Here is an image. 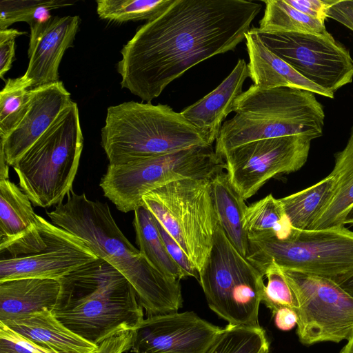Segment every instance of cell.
<instances>
[{
	"mask_svg": "<svg viewBox=\"0 0 353 353\" xmlns=\"http://www.w3.org/2000/svg\"><path fill=\"white\" fill-rule=\"evenodd\" d=\"M79 16H52L30 28L29 63L23 76L32 88L59 81L62 57L73 42L80 24Z\"/></svg>",
	"mask_w": 353,
	"mask_h": 353,
	"instance_id": "ac0fdd59",
	"label": "cell"
},
{
	"mask_svg": "<svg viewBox=\"0 0 353 353\" xmlns=\"http://www.w3.org/2000/svg\"><path fill=\"white\" fill-rule=\"evenodd\" d=\"M39 215L19 186L0 178V252L11 258L35 254L46 245Z\"/></svg>",
	"mask_w": 353,
	"mask_h": 353,
	"instance_id": "e0dca14e",
	"label": "cell"
},
{
	"mask_svg": "<svg viewBox=\"0 0 353 353\" xmlns=\"http://www.w3.org/2000/svg\"><path fill=\"white\" fill-rule=\"evenodd\" d=\"M265 330L257 325L228 324L207 353H268Z\"/></svg>",
	"mask_w": 353,
	"mask_h": 353,
	"instance_id": "f1b7e54d",
	"label": "cell"
},
{
	"mask_svg": "<svg viewBox=\"0 0 353 353\" xmlns=\"http://www.w3.org/2000/svg\"><path fill=\"white\" fill-rule=\"evenodd\" d=\"M211 183L218 222L236 249L247 258L250 253V241L243 228L248 207L245 200L234 189L224 172L216 175Z\"/></svg>",
	"mask_w": 353,
	"mask_h": 353,
	"instance_id": "cb8c5ba5",
	"label": "cell"
},
{
	"mask_svg": "<svg viewBox=\"0 0 353 353\" xmlns=\"http://www.w3.org/2000/svg\"><path fill=\"white\" fill-rule=\"evenodd\" d=\"M46 248L0 261V282L17 279L59 280L99 257L80 237L39 216Z\"/></svg>",
	"mask_w": 353,
	"mask_h": 353,
	"instance_id": "4fadbf2b",
	"label": "cell"
},
{
	"mask_svg": "<svg viewBox=\"0 0 353 353\" xmlns=\"http://www.w3.org/2000/svg\"><path fill=\"white\" fill-rule=\"evenodd\" d=\"M211 181L176 180L142 199V205L179 245L199 273L210 253L218 223Z\"/></svg>",
	"mask_w": 353,
	"mask_h": 353,
	"instance_id": "8992f818",
	"label": "cell"
},
{
	"mask_svg": "<svg viewBox=\"0 0 353 353\" xmlns=\"http://www.w3.org/2000/svg\"><path fill=\"white\" fill-rule=\"evenodd\" d=\"M132 337V331L112 336L100 344L95 353H123L130 350Z\"/></svg>",
	"mask_w": 353,
	"mask_h": 353,
	"instance_id": "f35d334b",
	"label": "cell"
},
{
	"mask_svg": "<svg viewBox=\"0 0 353 353\" xmlns=\"http://www.w3.org/2000/svg\"><path fill=\"white\" fill-rule=\"evenodd\" d=\"M249 77L248 64L239 59L230 74L214 90L181 112L194 126L201 131L213 145L222 123L233 111L237 98L243 92V84Z\"/></svg>",
	"mask_w": 353,
	"mask_h": 353,
	"instance_id": "d6986e66",
	"label": "cell"
},
{
	"mask_svg": "<svg viewBox=\"0 0 353 353\" xmlns=\"http://www.w3.org/2000/svg\"><path fill=\"white\" fill-rule=\"evenodd\" d=\"M331 18L353 31V0H336L327 12Z\"/></svg>",
	"mask_w": 353,
	"mask_h": 353,
	"instance_id": "74e56055",
	"label": "cell"
},
{
	"mask_svg": "<svg viewBox=\"0 0 353 353\" xmlns=\"http://www.w3.org/2000/svg\"><path fill=\"white\" fill-rule=\"evenodd\" d=\"M339 353H353V334Z\"/></svg>",
	"mask_w": 353,
	"mask_h": 353,
	"instance_id": "60d3db41",
	"label": "cell"
},
{
	"mask_svg": "<svg viewBox=\"0 0 353 353\" xmlns=\"http://www.w3.org/2000/svg\"><path fill=\"white\" fill-rule=\"evenodd\" d=\"M332 183V179L328 175L305 189L280 199L293 228L310 230L330 198Z\"/></svg>",
	"mask_w": 353,
	"mask_h": 353,
	"instance_id": "4316f807",
	"label": "cell"
},
{
	"mask_svg": "<svg viewBox=\"0 0 353 353\" xmlns=\"http://www.w3.org/2000/svg\"><path fill=\"white\" fill-rule=\"evenodd\" d=\"M259 30L274 32L323 33L325 23L311 18L297 10L285 0H265Z\"/></svg>",
	"mask_w": 353,
	"mask_h": 353,
	"instance_id": "83f0119b",
	"label": "cell"
},
{
	"mask_svg": "<svg viewBox=\"0 0 353 353\" xmlns=\"http://www.w3.org/2000/svg\"><path fill=\"white\" fill-rule=\"evenodd\" d=\"M243 228L250 243L289 238L293 228L284 211L280 199L268 194L248 206Z\"/></svg>",
	"mask_w": 353,
	"mask_h": 353,
	"instance_id": "d4e9b609",
	"label": "cell"
},
{
	"mask_svg": "<svg viewBox=\"0 0 353 353\" xmlns=\"http://www.w3.org/2000/svg\"><path fill=\"white\" fill-rule=\"evenodd\" d=\"M83 148L78 105L72 101L13 166L19 188L34 206L63 203L72 190Z\"/></svg>",
	"mask_w": 353,
	"mask_h": 353,
	"instance_id": "5b68a950",
	"label": "cell"
},
{
	"mask_svg": "<svg viewBox=\"0 0 353 353\" xmlns=\"http://www.w3.org/2000/svg\"><path fill=\"white\" fill-rule=\"evenodd\" d=\"M245 39L249 56V77L256 86L263 89L289 87L306 90L328 98L334 97V94L305 79L270 51L254 28L246 33Z\"/></svg>",
	"mask_w": 353,
	"mask_h": 353,
	"instance_id": "ffe728a7",
	"label": "cell"
},
{
	"mask_svg": "<svg viewBox=\"0 0 353 353\" xmlns=\"http://www.w3.org/2000/svg\"><path fill=\"white\" fill-rule=\"evenodd\" d=\"M101 138L109 164L212 146L201 131L169 105L132 101L108 108Z\"/></svg>",
	"mask_w": 353,
	"mask_h": 353,
	"instance_id": "277c9868",
	"label": "cell"
},
{
	"mask_svg": "<svg viewBox=\"0 0 353 353\" xmlns=\"http://www.w3.org/2000/svg\"><path fill=\"white\" fill-rule=\"evenodd\" d=\"M261 272L268 279L261 302L272 314L282 307H288L296 311V297L282 268L274 263H270L264 266Z\"/></svg>",
	"mask_w": 353,
	"mask_h": 353,
	"instance_id": "d6a6232c",
	"label": "cell"
},
{
	"mask_svg": "<svg viewBox=\"0 0 353 353\" xmlns=\"http://www.w3.org/2000/svg\"><path fill=\"white\" fill-rule=\"evenodd\" d=\"M312 140L301 135L261 139L222 155L228 179L246 200L270 179L300 170L306 163Z\"/></svg>",
	"mask_w": 353,
	"mask_h": 353,
	"instance_id": "7c38bea8",
	"label": "cell"
},
{
	"mask_svg": "<svg viewBox=\"0 0 353 353\" xmlns=\"http://www.w3.org/2000/svg\"><path fill=\"white\" fill-rule=\"evenodd\" d=\"M31 92L30 104L25 116L0 139V157L9 166L15 165L72 101L61 81L31 88Z\"/></svg>",
	"mask_w": 353,
	"mask_h": 353,
	"instance_id": "2e32d148",
	"label": "cell"
},
{
	"mask_svg": "<svg viewBox=\"0 0 353 353\" xmlns=\"http://www.w3.org/2000/svg\"><path fill=\"white\" fill-rule=\"evenodd\" d=\"M247 258L260 271L274 263L284 270L327 278L339 284L353 274V231L345 225L295 229L284 240L250 243Z\"/></svg>",
	"mask_w": 353,
	"mask_h": 353,
	"instance_id": "9c48e42d",
	"label": "cell"
},
{
	"mask_svg": "<svg viewBox=\"0 0 353 353\" xmlns=\"http://www.w3.org/2000/svg\"><path fill=\"white\" fill-rule=\"evenodd\" d=\"M60 292L52 312L69 330L99 345L134 331L144 319L143 308L130 281L103 259L59 280Z\"/></svg>",
	"mask_w": 353,
	"mask_h": 353,
	"instance_id": "3957f363",
	"label": "cell"
},
{
	"mask_svg": "<svg viewBox=\"0 0 353 353\" xmlns=\"http://www.w3.org/2000/svg\"><path fill=\"white\" fill-rule=\"evenodd\" d=\"M26 33L14 28L0 30V77L2 79L14 60L16 38Z\"/></svg>",
	"mask_w": 353,
	"mask_h": 353,
	"instance_id": "d590c367",
	"label": "cell"
},
{
	"mask_svg": "<svg viewBox=\"0 0 353 353\" xmlns=\"http://www.w3.org/2000/svg\"><path fill=\"white\" fill-rule=\"evenodd\" d=\"M133 225L139 251L157 270L168 278L179 280L188 277L172 259L163 241L157 220L144 205L134 211Z\"/></svg>",
	"mask_w": 353,
	"mask_h": 353,
	"instance_id": "484cf974",
	"label": "cell"
},
{
	"mask_svg": "<svg viewBox=\"0 0 353 353\" xmlns=\"http://www.w3.org/2000/svg\"><path fill=\"white\" fill-rule=\"evenodd\" d=\"M343 223L344 225L345 224L353 225V206L345 216Z\"/></svg>",
	"mask_w": 353,
	"mask_h": 353,
	"instance_id": "b9f144b4",
	"label": "cell"
},
{
	"mask_svg": "<svg viewBox=\"0 0 353 353\" xmlns=\"http://www.w3.org/2000/svg\"><path fill=\"white\" fill-rule=\"evenodd\" d=\"M65 0H28L0 1V30L8 28L16 22H26L30 26L50 18V10L71 6Z\"/></svg>",
	"mask_w": 353,
	"mask_h": 353,
	"instance_id": "1f68e13d",
	"label": "cell"
},
{
	"mask_svg": "<svg viewBox=\"0 0 353 353\" xmlns=\"http://www.w3.org/2000/svg\"><path fill=\"white\" fill-rule=\"evenodd\" d=\"M254 29L270 51L322 89L334 94L352 81L353 59L350 52L327 30L301 33Z\"/></svg>",
	"mask_w": 353,
	"mask_h": 353,
	"instance_id": "8fae6325",
	"label": "cell"
},
{
	"mask_svg": "<svg viewBox=\"0 0 353 353\" xmlns=\"http://www.w3.org/2000/svg\"><path fill=\"white\" fill-rule=\"evenodd\" d=\"M0 322L31 341L58 353H95L99 347L66 327L50 310Z\"/></svg>",
	"mask_w": 353,
	"mask_h": 353,
	"instance_id": "44dd1931",
	"label": "cell"
},
{
	"mask_svg": "<svg viewBox=\"0 0 353 353\" xmlns=\"http://www.w3.org/2000/svg\"><path fill=\"white\" fill-rule=\"evenodd\" d=\"M59 280L17 279L0 282V321L43 310L52 311L59 292Z\"/></svg>",
	"mask_w": 353,
	"mask_h": 353,
	"instance_id": "7402d4cb",
	"label": "cell"
},
{
	"mask_svg": "<svg viewBox=\"0 0 353 353\" xmlns=\"http://www.w3.org/2000/svg\"><path fill=\"white\" fill-rule=\"evenodd\" d=\"M261 8L247 0H174L123 46L121 87L150 103L190 68L234 50Z\"/></svg>",
	"mask_w": 353,
	"mask_h": 353,
	"instance_id": "6da1fadb",
	"label": "cell"
},
{
	"mask_svg": "<svg viewBox=\"0 0 353 353\" xmlns=\"http://www.w3.org/2000/svg\"><path fill=\"white\" fill-rule=\"evenodd\" d=\"M336 0H285L304 14L325 23L327 12Z\"/></svg>",
	"mask_w": 353,
	"mask_h": 353,
	"instance_id": "8d00e7d4",
	"label": "cell"
},
{
	"mask_svg": "<svg viewBox=\"0 0 353 353\" xmlns=\"http://www.w3.org/2000/svg\"><path fill=\"white\" fill-rule=\"evenodd\" d=\"M329 176L333 182L331 194L310 230L343 226L353 206V125L345 146L334 154V165Z\"/></svg>",
	"mask_w": 353,
	"mask_h": 353,
	"instance_id": "603a6c76",
	"label": "cell"
},
{
	"mask_svg": "<svg viewBox=\"0 0 353 353\" xmlns=\"http://www.w3.org/2000/svg\"><path fill=\"white\" fill-rule=\"evenodd\" d=\"M47 214L53 224L80 237L130 281L148 316L178 312L182 307L179 281L160 272L129 241L106 203L72 190L65 203Z\"/></svg>",
	"mask_w": 353,
	"mask_h": 353,
	"instance_id": "7a4b0ae2",
	"label": "cell"
},
{
	"mask_svg": "<svg viewBox=\"0 0 353 353\" xmlns=\"http://www.w3.org/2000/svg\"><path fill=\"white\" fill-rule=\"evenodd\" d=\"M263 274L230 242L217 223L212 248L199 272L209 307L229 324L257 325Z\"/></svg>",
	"mask_w": 353,
	"mask_h": 353,
	"instance_id": "ba28073f",
	"label": "cell"
},
{
	"mask_svg": "<svg viewBox=\"0 0 353 353\" xmlns=\"http://www.w3.org/2000/svg\"><path fill=\"white\" fill-rule=\"evenodd\" d=\"M32 82L23 75L8 79L0 92V139L21 121L30 104Z\"/></svg>",
	"mask_w": 353,
	"mask_h": 353,
	"instance_id": "f546056e",
	"label": "cell"
},
{
	"mask_svg": "<svg viewBox=\"0 0 353 353\" xmlns=\"http://www.w3.org/2000/svg\"><path fill=\"white\" fill-rule=\"evenodd\" d=\"M233 111L292 125L312 141L323 134V108L314 93L306 90L263 89L252 84L237 98Z\"/></svg>",
	"mask_w": 353,
	"mask_h": 353,
	"instance_id": "5bb4252c",
	"label": "cell"
},
{
	"mask_svg": "<svg viewBox=\"0 0 353 353\" xmlns=\"http://www.w3.org/2000/svg\"><path fill=\"white\" fill-rule=\"evenodd\" d=\"M225 163L213 146L195 147L175 152L109 164L99 185L104 196L123 212L134 211L150 192L183 179H212L223 172Z\"/></svg>",
	"mask_w": 353,
	"mask_h": 353,
	"instance_id": "52a82bcc",
	"label": "cell"
},
{
	"mask_svg": "<svg viewBox=\"0 0 353 353\" xmlns=\"http://www.w3.org/2000/svg\"><path fill=\"white\" fill-rule=\"evenodd\" d=\"M0 353H58L20 335L0 322Z\"/></svg>",
	"mask_w": 353,
	"mask_h": 353,
	"instance_id": "836d02e7",
	"label": "cell"
},
{
	"mask_svg": "<svg viewBox=\"0 0 353 353\" xmlns=\"http://www.w3.org/2000/svg\"><path fill=\"white\" fill-rule=\"evenodd\" d=\"M174 0H97V12L102 19L125 22L156 18Z\"/></svg>",
	"mask_w": 353,
	"mask_h": 353,
	"instance_id": "4dcf8cb0",
	"label": "cell"
},
{
	"mask_svg": "<svg viewBox=\"0 0 353 353\" xmlns=\"http://www.w3.org/2000/svg\"><path fill=\"white\" fill-rule=\"evenodd\" d=\"M282 270L297 303L299 341L310 346L347 341L353 334V297L330 279Z\"/></svg>",
	"mask_w": 353,
	"mask_h": 353,
	"instance_id": "30bf717a",
	"label": "cell"
},
{
	"mask_svg": "<svg viewBox=\"0 0 353 353\" xmlns=\"http://www.w3.org/2000/svg\"><path fill=\"white\" fill-rule=\"evenodd\" d=\"M274 316L276 327L282 331H289L296 326L298 317L296 311L292 309L282 307Z\"/></svg>",
	"mask_w": 353,
	"mask_h": 353,
	"instance_id": "ab89813d",
	"label": "cell"
},
{
	"mask_svg": "<svg viewBox=\"0 0 353 353\" xmlns=\"http://www.w3.org/2000/svg\"><path fill=\"white\" fill-rule=\"evenodd\" d=\"M157 223L163 241L170 256L184 271L187 276H192L199 280V273L195 265L189 259L179 245L157 221Z\"/></svg>",
	"mask_w": 353,
	"mask_h": 353,
	"instance_id": "e575fe53",
	"label": "cell"
},
{
	"mask_svg": "<svg viewBox=\"0 0 353 353\" xmlns=\"http://www.w3.org/2000/svg\"><path fill=\"white\" fill-rule=\"evenodd\" d=\"M223 328L194 312L148 316L132 331L134 353H207Z\"/></svg>",
	"mask_w": 353,
	"mask_h": 353,
	"instance_id": "9a60e30c",
	"label": "cell"
}]
</instances>
